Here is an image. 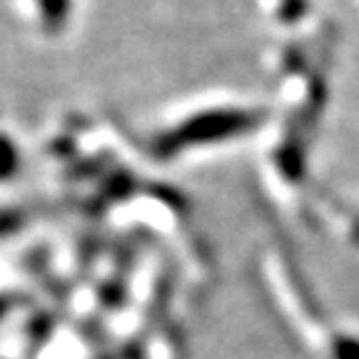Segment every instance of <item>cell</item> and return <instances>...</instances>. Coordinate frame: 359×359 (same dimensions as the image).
Wrapping results in <instances>:
<instances>
[{"label":"cell","instance_id":"6da1fadb","mask_svg":"<svg viewBox=\"0 0 359 359\" xmlns=\"http://www.w3.org/2000/svg\"><path fill=\"white\" fill-rule=\"evenodd\" d=\"M67 6H70V0H38V8L43 13L45 22L53 25V28L62 25V20L67 15Z\"/></svg>","mask_w":359,"mask_h":359},{"label":"cell","instance_id":"3957f363","mask_svg":"<svg viewBox=\"0 0 359 359\" xmlns=\"http://www.w3.org/2000/svg\"><path fill=\"white\" fill-rule=\"evenodd\" d=\"M18 224V217L11 212H0V235H6V232H11L13 227Z\"/></svg>","mask_w":359,"mask_h":359},{"label":"cell","instance_id":"7a4b0ae2","mask_svg":"<svg viewBox=\"0 0 359 359\" xmlns=\"http://www.w3.org/2000/svg\"><path fill=\"white\" fill-rule=\"evenodd\" d=\"M18 170V150L6 135H0V180H8Z\"/></svg>","mask_w":359,"mask_h":359}]
</instances>
